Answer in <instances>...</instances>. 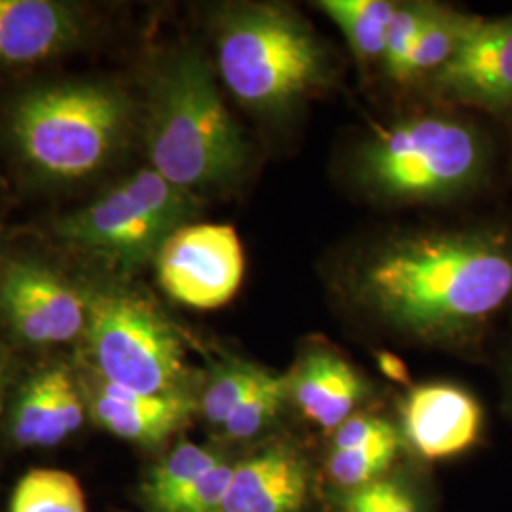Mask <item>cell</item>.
<instances>
[{
  "label": "cell",
  "instance_id": "cell-1",
  "mask_svg": "<svg viewBox=\"0 0 512 512\" xmlns=\"http://www.w3.org/2000/svg\"><path fill=\"white\" fill-rule=\"evenodd\" d=\"M353 308L410 340L465 346L512 304V228L395 232L342 274Z\"/></svg>",
  "mask_w": 512,
  "mask_h": 512
},
{
  "label": "cell",
  "instance_id": "cell-2",
  "mask_svg": "<svg viewBox=\"0 0 512 512\" xmlns=\"http://www.w3.org/2000/svg\"><path fill=\"white\" fill-rule=\"evenodd\" d=\"M147 150L150 169L188 192L232 183L249 164V145L202 50L184 48L158 74Z\"/></svg>",
  "mask_w": 512,
  "mask_h": 512
},
{
  "label": "cell",
  "instance_id": "cell-3",
  "mask_svg": "<svg viewBox=\"0 0 512 512\" xmlns=\"http://www.w3.org/2000/svg\"><path fill=\"white\" fill-rule=\"evenodd\" d=\"M215 37L222 82L243 107L260 116H287L332 84L327 46L287 6H228Z\"/></svg>",
  "mask_w": 512,
  "mask_h": 512
},
{
  "label": "cell",
  "instance_id": "cell-4",
  "mask_svg": "<svg viewBox=\"0 0 512 512\" xmlns=\"http://www.w3.org/2000/svg\"><path fill=\"white\" fill-rule=\"evenodd\" d=\"M490 148L473 122L425 112L378 128L353 158V177L374 200L439 203L484 181Z\"/></svg>",
  "mask_w": 512,
  "mask_h": 512
},
{
  "label": "cell",
  "instance_id": "cell-5",
  "mask_svg": "<svg viewBox=\"0 0 512 512\" xmlns=\"http://www.w3.org/2000/svg\"><path fill=\"white\" fill-rule=\"evenodd\" d=\"M128 93L103 82H69L25 93L10 114L19 158L44 179L92 177L114 158L131 126Z\"/></svg>",
  "mask_w": 512,
  "mask_h": 512
},
{
  "label": "cell",
  "instance_id": "cell-6",
  "mask_svg": "<svg viewBox=\"0 0 512 512\" xmlns=\"http://www.w3.org/2000/svg\"><path fill=\"white\" fill-rule=\"evenodd\" d=\"M196 207L194 192L147 167L57 220L55 236L129 272L154 260L165 241L192 219Z\"/></svg>",
  "mask_w": 512,
  "mask_h": 512
},
{
  "label": "cell",
  "instance_id": "cell-7",
  "mask_svg": "<svg viewBox=\"0 0 512 512\" xmlns=\"http://www.w3.org/2000/svg\"><path fill=\"white\" fill-rule=\"evenodd\" d=\"M86 340L101 382L147 395L184 393L183 338L143 294L101 291L86 300Z\"/></svg>",
  "mask_w": 512,
  "mask_h": 512
},
{
  "label": "cell",
  "instance_id": "cell-8",
  "mask_svg": "<svg viewBox=\"0 0 512 512\" xmlns=\"http://www.w3.org/2000/svg\"><path fill=\"white\" fill-rule=\"evenodd\" d=\"M158 283L175 302L194 310L228 304L243 283L245 255L228 224H184L154 258Z\"/></svg>",
  "mask_w": 512,
  "mask_h": 512
},
{
  "label": "cell",
  "instance_id": "cell-9",
  "mask_svg": "<svg viewBox=\"0 0 512 512\" xmlns=\"http://www.w3.org/2000/svg\"><path fill=\"white\" fill-rule=\"evenodd\" d=\"M0 311L31 346H55L86 329L88 306L67 281L33 260H12L0 277Z\"/></svg>",
  "mask_w": 512,
  "mask_h": 512
},
{
  "label": "cell",
  "instance_id": "cell-10",
  "mask_svg": "<svg viewBox=\"0 0 512 512\" xmlns=\"http://www.w3.org/2000/svg\"><path fill=\"white\" fill-rule=\"evenodd\" d=\"M440 101L505 114L512 110V16L482 19L440 71L425 80Z\"/></svg>",
  "mask_w": 512,
  "mask_h": 512
},
{
  "label": "cell",
  "instance_id": "cell-11",
  "mask_svg": "<svg viewBox=\"0 0 512 512\" xmlns=\"http://www.w3.org/2000/svg\"><path fill=\"white\" fill-rule=\"evenodd\" d=\"M484 408L475 395L448 382L412 387L401 404V435L421 458H458L484 433Z\"/></svg>",
  "mask_w": 512,
  "mask_h": 512
},
{
  "label": "cell",
  "instance_id": "cell-12",
  "mask_svg": "<svg viewBox=\"0 0 512 512\" xmlns=\"http://www.w3.org/2000/svg\"><path fill=\"white\" fill-rule=\"evenodd\" d=\"M310 494L306 458L289 444H274L234 465L222 512H302Z\"/></svg>",
  "mask_w": 512,
  "mask_h": 512
},
{
  "label": "cell",
  "instance_id": "cell-13",
  "mask_svg": "<svg viewBox=\"0 0 512 512\" xmlns=\"http://www.w3.org/2000/svg\"><path fill=\"white\" fill-rule=\"evenodd\" d=\"M287 395L306 420L325 431H336L355 416L365 399L366 384L359 370L342 355L315 349L287 376Z\"/></svg>",
  "mask_w": 512,
  "mask_h": 512
},
{
  "label": "cell",
  "instance_id": "cell-14",
  "mask_svg": "<svg viewBox=\"0 0 512 512\" xmlns=\"http://www.w3.org/2000/svg\"><path fill=\"white\" fill-rule=\"evenodd\" d=\"M82 19L63 2L0 0V65H29L69 50Z\"/></svg>",
  "mask_w": 512,
  "mask_h": 512
},
{
  "label": "cell",
  "instance_id": "cell-15",
  "mask_svg": "<svg viewBox=\"0 0 512 512\" xmlns=\"http://www.w3.org/2000/svg\"><path fill=\"white\" fill-rule=\"evenodd\" d=\"M196 403L186 393L147 395L101 382L93 397V416L120 439L154 446L184 427Z\"/></svg>",
  "mask_w": 512,
  "mask_h": 512
},
{
  "label": "cell",
  "instance_id": "cell-16",
  "mask_svg": "<svg viewBox=\"0 0 512 512\" xmlns=\"http://www.w3.org/2000/svg\"><path fill=\"white\" fill-rule=\"evenodd\" d=\"M84 423V404L65 366L35 376L19 395L12 437L19 446H55Z\"/></svg>",
  "mask_w": 512,
  "mask_h": 512
},
{
  "label": "cell",
  "instance_id": "cell-17",
  "mask_svg": "<svg viewBox=\"0 0 512 512\" xmlns=\"http://www.w3.org/2000/svg\"><path fill=\"white\" fill-rule=\"evenodd\" d=\"M403 448V435L391 421L355 414L332 435L329 469L332 482L355 490L385 475Z\"/></svg>",
  "mask_w": 512,
  "mask_h": 512
},
{
  "label": "cell",
  "instance_id": "cell-18",
  "mask_svg": "<svg viewBox=\"0 0 512 512\" xmlns=\"http://www.w3.org/2000/svg\"><path fill=\"white\" fill-rule=\"evenodd\" d=\"M399 2L391 0H323L319 10L340 29L349 50L363 63L384 59L385 40Z\"/></svg>",
  "mask_w": 512,
  "mask_h": 512
},
{
  "label": "cell",
  "instance_id": "cell-19",
  "mask_svg": "<svg viewBox=\"0 0 512 512\" xmlns=\"http://www.w3.org/2000/svg\"><path fill=\"white\" fill-rule=\"evenodd\" d=\"M482 18L439 6L427 25L421 29L414 48L404 69L403 84L425 82L440 71L454 55L461 44L475 31Z\"/></svg>",
  "mask_w": 512,
  "mask_h": 512
},
{
  "label": "cell",
  "instance_id": "cell-20",
  "mask_svg": "<svg viewBox=\"0 0 512 512\" xmlns=\"http://www.w3.org/2000/svg\"><path fill=\"white\" fill-rule=\"evenodd\" d=\"M222 458L200 444L183 440L150 473L145 495L154 512H175L203 475H207Z\"/></svg>",
  "mask_w": 512,
  "mask_h": 512
},
{
  "label": "cell",
  "instance_id": "cell-21",
  "mask_svg": "<svg viewBox=\"0 0 512 512\" xmlns=\"http://www.w3.org/2000/svg\"><path fill=\"white\" fill-rule=\"evenodd\" d=\"M10 512H88V509L84 492L73 475L57 469H35L19 480Z\"/></svg>",
  "mask_w": 512,
  "mask_h": 512
},
{
  "label": "cell",
  "instance_id": "cell-22",
  "mask_svg": "<svg viewBox=\"0 0 512 512\" xmlns=\"http://www.w3.org/2000/svg\"><path fill=\"white\" fill-rule=\"evenodd\" d=\"M266 372L268 370L260 366L239 361L222 366L203 391L200 403L203 418L209 425L222 429L228 418L236 412L239 404L243 403L255 391L256 385L262 382Z\"/></svg>",
  "mask_w": 512,
  "mask_h": 512
},
{
  "label": "cell",
  "instance_id": "cell-23",
  "mask_svg": "<svg viewBox=\"0 0 512 512\" xmlns=\"http://www.w3.org/2000/svg\"><path fill=\"white\" fill-rule=\"evenodd\" d=\"M287 401V376L266 372L255 391L239 404L236 412L224 423V437L230 440L253 439L275 420L281 406Z\"/></svg>",
  "mask_w": 512,
  "mask_h": 512
},
{
  "label": "cell",
  "instance_id": "cell-24",
  "mask_svg": "<svg viewBox=\"0 0 512 512\" xmlns=\"http://www.w3.org/2000/svg\"><path fill=\"white\" fill-rule=\"evenodd\" d=\"M435 8L437 4L431 2L397 4V10L387 31L382 59V69L393 82L403 84L404 69L414 48V42L420 37L421 29L427 25L429 18L433 16Z\"/></svg>",
  "mask_w": 512,
  "mask_h": 512
},
{
  "label": "cell",
  "instance_id": "cell-25",
  "mask_svg": "<svg viewBox=\"0 0 512 512\" xmlns=\"http://www.w3.org/2000/svg\"><path fill=\"white\" fill-rule=\"evenodd\" d=\"M342 512H420L418 501L403 482L378 478L361 488L348 490L342 499Z\"/></svg>",
  "mask_w": 512,
  "mask_h": 512
},
{
  "label": "cell",
  "instance_id": "cell-26",
  "mask_svg": "<svg viewBox=\"0 0 512 512\" xmlns=\"http://www.w3.org/2000/svg\"><path fill=\"white\" fill-rule=\"evenodd\" d=\"M234 475V465L220 461L200 482L184 495L181 505L175 512H222L226 494Z\"/></svg>",
  "mask_w": 512,
  "mask_h": 512
},
{
  "label": "cell",
  "instance_id": "cell-27",
  "mask_svg": "<svg viewBox=\"0 0 512 512\" xmlns=\"http://www.w3.org/2000/svg\"><path fill=\"white\" fill-rule=\"evenodd\" d=\"M4 389H6V357L0 348V408H2V399H4Z\"/></svg>",
  "mask_w": 512,
  "mask_h": 512
},
{
  "label": "cell",
  "instance_id": "cell-28",
  "mask_svg": "<svg viewBox=\"0 0 512 512\" xmlns=\"http://www.w3.org/2000/svg\"><path fill=\"white\" fill-rule=\"evenodd\" d=\"M507 380H509V395H511V403H512V359H511V365H509V370H507Z\"/></svg>",
  "mask_w": 512,
  "mask_h": 512
}]
</instances>
